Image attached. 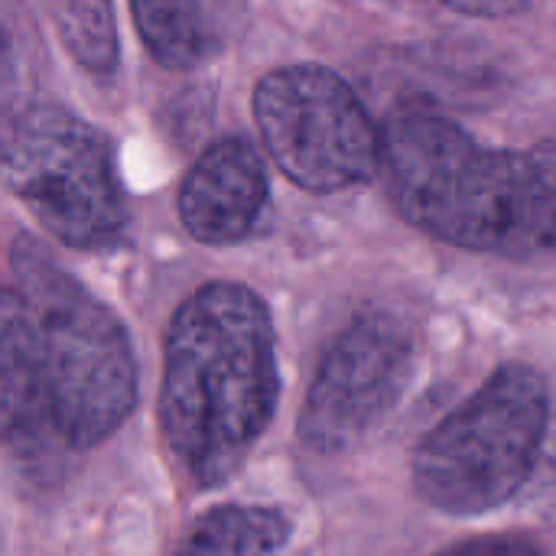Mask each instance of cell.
<instances>
[{
  "instance_id": "cell-8",
  "label": "cell",
  "mask_w": 556,
  "mask_h": 556,
  "mask_svg": "<svg viewBox=\"0 0 556 556\" xmlns=\"http://www.w3.org/2000/svg\"><path fill=\"white\" fill-rule=\"evenodd\" d=\"M267 205V173L261 153L244 137L212 143L186 173L179 218L199 244L244 241Z\"/></svg>"
},
{
  "instance_id": "cell-1",
  "label": "cell",
  "mask_w": 556,
  "mask_h": 556,
  "mask_svg": "<svg viewBox=\"0 0 556 556\" xmlns=\"http://www.w3.org/2000/svg\"><path fill=\"white\" fill-rule=\"evenodd\" d=\"M280 397L267 306L244 283H205L169 319L160 433L195 489L225 485L274 420Z\"/></svg>"
},
{
  "instance_id": "cell-2",
  "label": "cell",
  "mask_w": 556,
  "mask_h": 556,
  "mask_svg": "<svg viewBox=\"0 0 556 556\" xmlns=\"http://www.w3.org/2000/svg\"><path fill=\"white\" fill-rule=\"evenodd\" d=\"M0 326L20 339L65 450H91L130 417L137 362L121 319L26 235L10 248Z\"/></svg>"
},
{
  "instance_id": "cell-3",
  "label": "cell",
  "mask_w": 556,
  "mask_h": 556,
  "mask_svg": "<svg viewBox=\"0 0 556 556\" xmlns=\"http://www.w3.org/2000/svg\"><path fill=\"white\" fill-rule=\"evenodd\" d=\"M381 173L420 231L472 251L525 254V153L492 150L433 111H401L381 130Z\"/></svg>"
},
{
  "instance_id": "cell-13",
  "label": "cell",
  "mask_w": 556,
  "mask_h": 556,
  "mask_svg": "<svg viewBox=\"0 0 556 556\" xmlns=\"http://www.w3.org/2000/svg\"><path fill=\"white\" fill-rule=\"evenodd\" d=\"M437 556H547V551L531 534L505 531V534H479V538L459 541Z\"/></svg>"
},
{
  "instance_id": "cell-7",
  "label": "cell",
  "mask_w": 556,
  "mask_h": 556,
  "mask_svg": "<svg viewBox=\"0 0 556 556\" xmlns=\"http://www.w3.org/2000/svg\"><path fill=\"white\" fill-rule=\"evenodd\" d=\"M414 362V336L401 319L358 316L332 342L306 391L296 424L303 446L323 456L358 446L404 397Z\"/></svg>"
},
{
  "instance_id": "cell-9",
  "label": "cell",
  "mask_w": 556,
  "mask_h": 556,
  "mask_svg": "<svg viewBox=\"0 0 556 556\" xmlns=\"http://www.w3.org/2000/svg\"><path fill=\"white\" fill-rule=\"evenodd\" d=\"M137 33L150 55L173 72L202 65L222 46L218 10L205 3H134Z\"/></svg>"
},
{
  "instance_id": "cell-11",
  "label": "cell",
  "mask_w": 556,
  "mask_h": 556,
  "mask_svg": "<svg viewBox=\"0 0 556 556\" xmlns=\"http://www.w3.org/2000/svg\"><path fill=\"white\" fill-rule=\"evenodd\" d=\"M49 16L59 29V39L78 65L88 72H111L117 62V26L114 10L101 0H68L52 3Z\"/></svg>"
},
{
  "instance_id": "cell-12",
  "label": "cell",
  "mask_w": 556,
  "mask_h": 556,
  "mask_svg": "<svg viewBox=\"0 0 556 556\" xmlns=\"http://www.w3.org/2000/svg\"><path fill=\"white\" fill-rule=\"evenodd\" d=\"M556 251V134L525 150V254Z\"/></svg>"
},
{
  "instance_id": "cell-14",
  "label": "cell",
  "mask_w": 556,
  "mask_h": 556,
  "mask_svg": "<svg viewBox=\"0 0 556 556\" xmlns=\"http://www.w3.org/2000/svg\"><path fill=\"white\" fill-rule=\"evenodd\" d=\"M531 489H534V508L551 525H556V433L547 437V446H544L541 466L531 479Z\"/></svg>"
},
{
  "instance_id": "cell-15",
  "label": "cell",
  "mask_w": 556,
  "mask_h": 556,
  "mask_svg": "<svg viewBox=\"0 0 556 556\" xmlns=\"http://www.w3.org/2000/svg\"><path fill=\"white\" fill-rule=\"evenodd\" d=\"M446 10H453L459 16H515V13H525L528 3H502V0H489V3L466 0V3H456V0H450Z\"/></svg>"
},
{
  "instance_id": "cell-6",
  "label": "cell",
  "mask_w": 556,
  "mask_h": 556,
  "mask_svg": "<svg viewBox=\"0 0 556 556\" xmlns=\"http://www.w3.org/2000/svg\"><path fill=\"white\" fill-rule=\"evenodd\" d=\"M261 140L306 192H339L381 169V130L345 78L323 65H283L254 88Z\"/></svg>"
},
{
  "instance_id": "cell-4",
  "label": "cell",
  "mask_w": 556,
  "mask_h": 556,
  "mask_svg": "<svg viewBox=\"0 0 556 556\" xmlns=\"http://www.w3.org/2000/svg\"><path fill=\"white\" fill-rule=\"evenodd\" d=\"M547 437L544 378L528 365H505L420 440L414 489L446 515L495 511L531 485Z\"/></svg>"
},
{
  "instance_id": "cell-10",
  "label": "cell",
  "mask_w": 556,
  "mask_h": 556,
  "mask_svg": "<svg viewBox=\"0 0 556 556\" xmlns=\"http://www.w3.org/2000/svg\"><path fill=\"white\" fill-rule=\"evenodd\" d=\"M287 538V515L261 505H222L186 531L176 556H277Z\"/></svg>"
},
{
  "instance_id": "cell-5",
  "label": "cell",
  "mask_w": 556,
  "mask_h": 556,
  "mask_svg": "<svg viewBox=\"0 0 556 556\" xmlns=\"http://www.w3.org/2000/svg\"><path fill=\"white\" fill-rule=\"evenodd\" d=\"M3 182L65 248L101 251L124 235L127 205L104 137L55 101L7 117Z\"/></svg>"
}]
</instances>
